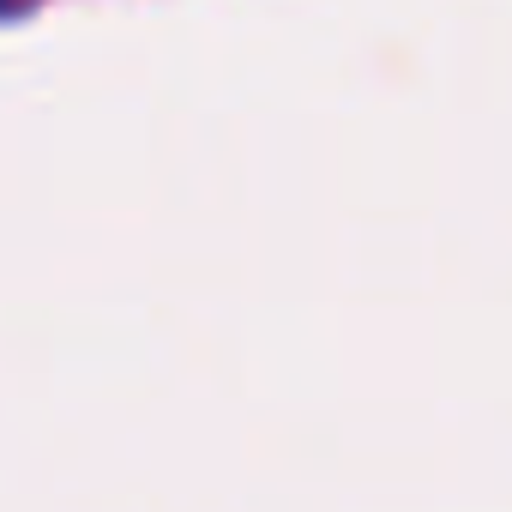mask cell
<instances>
[{"instance_id": "6da1fadb", "label": "cell", "mask_w": 512, "mask_h": 512, "mask_svg": "<svg viewBox=\"0 0 512 512\" xmlns=\"http://www.w3.org/2000/svg\"><path fill=\"white\" fill-rule=\"evenodd\" d=\"M37 7V0H0V19H25Z\"/></svg>"}]
</instances>
